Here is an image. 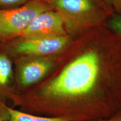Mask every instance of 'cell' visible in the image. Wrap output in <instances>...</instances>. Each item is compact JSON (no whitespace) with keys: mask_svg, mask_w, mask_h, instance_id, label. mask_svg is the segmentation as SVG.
Returning a JSON list of instances; mask_svg holds the SVG:
<instances>
[{"mask_svg":"<svg viewBox=\"0 0 121 121\" xmlns=\"http://www.w3.org/2000/svg\"><path fill=\"white\" fill-rule=\"evenodd\" d=\"M42 1H44V2H47V1H48V0H42Z\"/></svg>","mask_w":121,"mask_h":121,"instance_id":"15","label":"cell"},{"mask_svg":"<svg viewBox=\"0 0 121 121\" xmlns=\"http://www.w3.org/2000/svg\"><path fill=\"white\" fill-rule=\"evenodd\" d=\"M66 35L24 38L17 37L0 42V51L12 58L22 56H53L66 47Z\"/></svg>","mask_w":121,"mask_h":121,"instance_id":"2","label":"cell"},{"mask_svg":"<svg viewBox=\"0 0 121 121\" xmlns=\"http://www.w3.org/2000/svg\"><path fill=\"white\" fill-rule=\"evenodd\" d=\"M18 94L15 89L13 59L0 51V101L16 103Z\"/></svg>","mask_w":121,"mask_h":121,"instance_id":"7","label":"cell"},{"mask_svg":"<svg viewBox=\"0 0 121 121\" xmlns=\"http://www.w3.org/2000/svg\"><path fill=\"white\" fill-rule=\"evenodd\" d=\"M113 4L116 6L118 10L121 11V0H114Z\"/></svg>","mask_w":121,"mask_h":121,"instance_id":"12","label":"cell"},{"mask_svg":"<svg viewBox=\"0 0 121 121\" xmlns=\"http://www.w3.org/2000/svg\"><path fill=\"white\" fill-rule=\"evenodd\" d=\"M13 59L18 96L22 91L42 82L54 66L53 56H22Z\"/></svg>","mask_w":121,"mask_h":121,"instance_id":"4","label":"cell"},{"mask_svg":"<svg viewBox=\"0 0 121 121\" xmlns=\"http://www.w3.org/2000/svg\"><path fill=\"white\" fill-rule=\"evenodd\" d=\"M109 25L114 31L121 35V16H113L109 21Z\"/></svg>","mask_w":121,"mask_h":121,"instance_id":"10","label":"cell"},{"mask_svg":"<svg viewBox=\"0 0 121 121\" xmlns=\"http://www.w3.org/2000/svg\"><path fill=\"white\" fill-rule=\"evenodd\" d=\"M9 118L6 121H69L62 118L43 117L7 107Z\"/></svg>","mask_w":121,"mask_h":121,"instance_id":"8","label":"cell"},{"mask_svg":"<svg viewBox=\"0 0 121 121\" xmlns=\"http://www.w3.org/2000/svg\"><path fill=\"white\" fill-rule=\"evenodd\" d=\"M104 1L109 4H113V2H114V0H104Z\"/></svg>","mask_w":121,"mask_h":121,"instance_id":"14","label":"cell"},{"mask_svg":"<svg viewBox=\"0 0 121 121\" xmlns=\"http://www.w3.org/2000/svg\"><path fill=\"white\" fill-rule=\"evenodd\" d=\"M51 8L42 0H30L19 7L0 9V42L20 36L33 19Z\"/></svg>","mask_w":121,"mask_h":121,"instance_id":"3","label":"cell"},{"mask_svg":"<svg viewBox=\"0 0 121 121\" xmlns=\"http://www.w3.org/2000/svg\"><path fill=\"white\" fill-rule=\"evenodd\" d=\"M47 2L58 10L65 22L69 21L72 23L86 20L95 9L91 0H48Z\"/></svg>","mask_w":121,"mask_h":121,"instance_id":"6","label":"cell"},{"mask_svg":"<svg viewBox=\"0 0 121 121\" xmlns=\"http://www.w3.org/2000/svg\"><path fill=\"white\" fill-rule=\"evenodd\" d=\"M64 18L59 12L49 10L39 14L19 37L34 38L66 35Z\"/></svg>","mask_w":121,"mask_h":121,"instance_id":"5","label":"cell"},{"mask_svg":"<svg viewBox=\"0 0 121 121\" xmlns=\"http://www.w3.org/2000/svg\"><path fill=\"white\" fill-rule=\"evenodd\" d=\"M8 105L0 101V121H6L9 118Z\"/></svg>","mask_w":121,"mask_h":121,"instance_id":"11","label":"cell"},{"mask_svg":"<svg viewBox=\"0 0 121 121\" xmlns=\"http://www.w3.org/2000/svg\"><path fill=\"white\" fill-rule=\"evenodd\" d=\"M107 121H121V116H120V117H116L114 118L110 119V120Z\"/></svg>","mask_w":121,"mask_h":121,"instance_id":"13","label":"cell"},{"mask_svg":"<svg viewBox=\"0 0 121 121\" xmlns=\"http://www.w3.org/2000/svg\"><path fill=\"white\" fill-rule=\"evenodd\" d=\"M30 0H0V9H7L19 7Z\"/></svg>","mask_w":121,"mask_h":121,"instance_id":"9","label":"cell"},{"mask_svg":"<svg viewBox=\"0 0 121 121\" xmlns=\"http://www.w3.org/2000/svg\"><path fill=\"white\" fill-rule=\"evenodd\" d=\"M99 71L98 54L89 51L67 65L56 77L45 81L30 94L19 95L15 105L22 104L40 109L52 101L85 96L95 87Z\"/></svg>","mask_w":121,"mask_h":121,"instance_id":"1","label":"cell"}]
</instances>
